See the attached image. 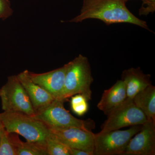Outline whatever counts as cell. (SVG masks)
Masks as SVG:
<instances>
[{
    "label": "cell",
    "mask_w": 155,
    "mask_h": 155,
    "mask_svg": "<svg viewBox=\"0 0 155 155\" xmlns=\"http://www.w3.org/2000/svg\"><path fill=\"white\" fill-rule=\"evenodd\" d=\"M125 0H84L80 14L71 22L89 19H99L107 25L128 23L150 30L145 21L135 17L127 8Z\"/></svg>",
    "instance_id": "1"
},
{
    "label": "cell",
    "mask_w": 155,
    "mask_h": 155,
    "mask_svg": "<svg viewBox=\"0 0 155 155\" xmlns=\"http://www.w3.org/2000/svg\"><path fill=\"white\" fill-rule=\"evenodd\" d=\"M93 81L88 59L79 54L67 64L64 89L58 99L65 101L72 96L80 94L90 101L92 98L91 87Z\"/></svg>",
    "instance_id": "2"
},
{
    "label": "cell",
    "mask_w": 155,
    "mask_h": 155,
    "mask_svg": "<svg viewBox=\"0 0 155 155\" xmlns=\"http://www.w3.org/2000/svg\"><path fill=\"white\" fill-rule=\"evenodd\" d=\"M0 121L8 132L21 135L27 141L46 143L50 134L44 123L22 112L4 111Z\"/></svg>",
    "instance_id": "3"
},
{
    "label": "cell",
    "mask_w": 155,
    "mask_h": 155,
    "mask_svg": "<svg viewBox=\"0 0 155 155\" xmlns=\"http://www.w3.org/2000/svg\"><path fill=\"white\" fill-rule=\"evenodd\" d=\"M64 102L56 99L48 105L35 111L34 118L48 127H75L92 131L94 128V122L90 119L83 120L75 118L64 107Z\"/></svg>",
    "instance_id": "4"
},
{
    "label": "cell",
    "mask_w": 155,
    "mask_h": 155,
    "mask_svg": "<svg viewBox=\"0 0 155 155\" xmlns=\"http://www.w3.org/2000/svg\"><path fill=\"white\" fill-rule=\"evenodd\" d=\"M142 125H134L125 130H114L94 134V155H122L130 139Z\"/></svg>",
    "instance_id": "5"
},
{
    "label": "cell",
    "mask_w": 155,
    "mask_h": 155,
    "mask_svg": "<svg viewBox=\"0 0 155 155\" xmlns=\"http://www.w3.org/2000/svg\"><path fill=\"white\" fill-rule=\"evenodd\" d=\"M0 98L3 110L17 111L34 116L29 97L17 75L8 77L5 84L0 88Z\"/></svg>",
    "instance_id": "6"
},
{
    "label": "cell",
    "mask_w": 155,
    "mask_h": 155,
    "mask_svg": "<svg viewBox=\"0 0 155 155\" xmlns=\"http://www.w3.org/2000/svg\"><path fill=\"white\" fill-rule=\"evenodd\" d=\"M107 116V118L102 125L101 132H109L127 126L143 125L148 121L133 100L127 98Z\"/></svg>",
    "instance_id": "7"
},
{
    "label": "cell",
    "mask_w": 155,
    "mask_h": 155,
    "mask_svg": "<svg viewBox=\"0 0 155 155\" xmlns=\"http://www.w3.org/2000/svg\"><path fill=\"white\" fill-rule=\"evenodd\" d=\"M57 140L67 147L86 151L94 154V134L75 127H48Z\"/></svg>",
    "instance_id": "8"
},
{
    "label": "cell",
    "mask_w": 155,
    "mask_h": 155,
    "mask_svg": "<svg viewBox=\"0 0 155 155\" xmlns=\"http://www.w3.org/2000/svg\"><path fill=\"white\" fill-rule=\"evenodd\" d=\"M155 124L147 121L127 143L122 155H155Z\"/></svg>",
    "instance_id": "9"
},
{
    "label": "cell",
    "mask_w": 155,
    "mask_h": 155,
    "mask_svg": "<svg viewBox=\"0 0 155 155\" xmlns=\"http://www.w3.org/2000/svg\"><path fill=\"white\" fill-rule=\"evenodd\" d=\"M67 64L63 67L42 73H35L27 70L28 76L55 99L59 98L64 89Z\"/></svg>",
    "instance_id": "10"
},
{
    "label": "cell",
    "mask_w": 155,
    "mask_h": 155,
    "mask_svg": "<svg viewBox=\"0 0 155 155\" xmlns=\"http://www.w3.org/2000/svg\"><path fill=\"white\" fill-rule=\"evenodd\" d=\"M17 76L26 91L35 111L48 105L56 99L49 93L31 79L27 74V70H24Z\"/></svg>",
    "instance_id": "11"
},
{
    "label": "cell",
    "mask_w": 155,
    "mask_h": 155,
    "mask_svg": "<svg viewBox=\"0 0 155 155\" xmlns=\"http://www.w3.org/2000/svg\"><path fill=\"white\" fill-rule=\"evenodd\" d=\"M150 75L144 74L140 67L124 70L122 80L126 88L127 98L133 100L136 95L151 84Z\"/></svg>",
    "instance_id": "12"
},
{
    "label": "cell",
    "mask_w": 155,
    "mask_h": 155,
    "mask_svg": "<svg viewBox=\"0 0 155 155\" xmlns=\"http://www.w3.org/2000/svg\"><path fill=\"white\" fill-rule=\"evenodd\" d=\"M127 98L126 86L122 80H118L110 88L104 91L97 107L107 115Z\"/></svg>",
    "instance_id": "13"
},
{
    "label": "cell",
    "mask_w": 155,
    "mask_h": 155,
    "mask_svg": "<svg viewBox=\"0 0 155 155\" xmlns=\"http://www.w3.org/2000/svg\"><path fill=\"white\" fill-rule=\"evenodd\" d=\"M133 101L147 121L155 124V87L152 84L149 85L136 95Z\"/></svg>",
    "instance_id": "14"
},
{
    "label": "cell",
    "mask_w": 155,
    "mask_h": 155,
    "mask_svg": "<svg viewBox=\"0 0 155 155\" xmlns=\"http://www.w3.org/2000/svg\"><path fill=\"white\" fill-rule=\"evenodd\" d=\"M11 143L17 152V155H48L46 143L27 141L24 142L17 134L9 133Z\"/></svg>",
    "instance_id": "15"
},
{
    "label": "cell",
    "mask_w": 155,
    "mask_h": 155,
    "mask_svg": "<svg viewBox=\"0 0 155 155\" xmlns=\"http://www.w3.org/2000/svg\"><path fill=\"white\" fill-rule=\"evenodd\" d=\"M46 143L48 155H70V148L59 141L51 132Z\"/></svg>",
    "instance_id": "16"
},
{
    "label": "cell",
    "mask_w": 155,
    "mask_h": 155,
    "mask_svg": "<svg viewBox=\"0 0 155 155\" xmlns=\"http://www.w3.org/2000/svg\"><path fill=\"white\" fill-rule=\"evenodd\" d=\"M87 100L82 95L77 94L71 97V107L72 110L75 114L82 116L88 110Z\"/></svg>",
    "instance_id": "17"
},
{
    "label": "cell",
    "mask_w": 155,
    "mask_h": 155,
    "mask_svg": "<svg viewBox=\"0 0 155 155\" xmlns=\"http://www.w3.org/2000/svg\"><path fill=\"white\" fill-rule=\"evenodd\" d=\"M0 155H17L16 150L9 138V132L5 127L0 141Z\"/></svg>",
    "instance_id": "18"
},
{
    "label": "cell",
    "mask_w": 155,
    "mask_h": 155,
    "mask_svg": "<svg viewBox=\"0 0 155 155\" xmlns=\"http://www.w3.org/2000/svg\"><path fill=\"white\" fill-rule=\"evenodd\" d=\"M13 13L9 0H0V19L5 20Z\"/></svg>",
    "instance_id": "19"
},
{
    "label": "cell",
    "mask_w": 155,
    "mask_h": 155,
    "mask_svg": "<svg viewBox=\"0 0 155 155\" xmlns=\"http://www.w3.org/2000/svg\"><path fill=\"white\" fill-rule=\"evenodd\" d=\"M70 155H94L93 153L77 149L70 148Z\"/></svg>",
    "instance_id": "20"
},
{
    "label": "cell",
    "mask_w": 155,
    "mask_h": 155,
    "mask_svg": "<svg viewBox=\"0 0 155 155\" xmlns=\"http://www.w3.org/2000/svg\"><path fill=\"white\" fill-rule=\"evenodd\" d=\"M4 127H3V128L0 129V141H1V136H2V133L3 130V129H4Z\"/></svg>",
    "instance_id": "21"
},
{
    "label": "cell",
    "mask_w": 155,
    "mask_h": 155,
    "mask_svg": "<svg viewBox=\"0 0 155 155\" xmlns=\"http://www.w3.org/2000/svg\"><path fill=\"white\" fill-rule=\"evenodd\" d=\"M125 1H127V0H125ZM147 1L148 2H150L153 3H155V0H147Z\"/></svg>",
    "instance_id": "22"
},
{
    "label": "cell",
    "mask_w": 155,
    "mask_h": 155,
    "mask_svg": "<svg viewBox=\"0 0 155 155\" xmlns=\"http://www.w3.org/2000/svg\"><path fill=\"white\" fill-rule=\"evenodd\" d=\"M3 127H4V126H3L2 123L1 122V121H0V129L1 128H3Z\"/></svg>",
    "instance_id": "23"
}]
</instances>
